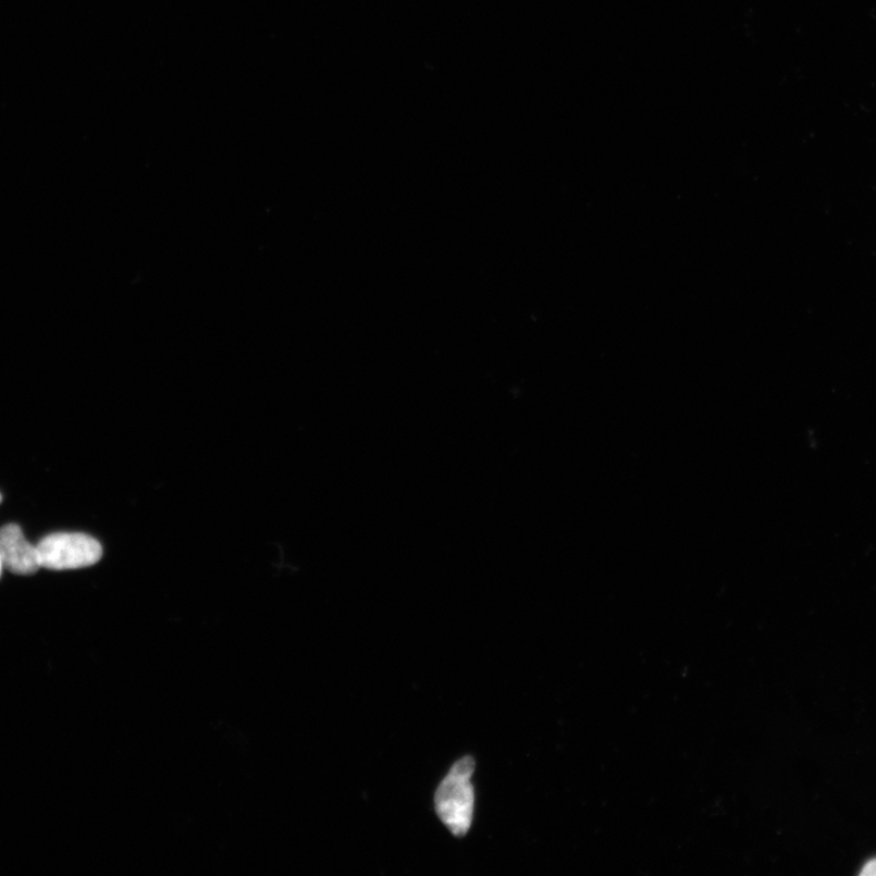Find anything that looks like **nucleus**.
Here are the masks:
<instances>
[{
    "label": "nucleus",
    "mask_w": 876,
    "mask_h": 876,
    "mask_svg": "<svg viewBox=\"0 0 876 876\" xmlns=\"http://www.w3.org/2000/svg\"><path fill=\"white\" fill-rule=\"evenodd\" d=\"M476 760L464 757L456 762L435 795L437 816L455 837L462 838L470 830L476 809V790L471 777Z\"/></svg>",
    "instance_id": "obj_1"
},
{
    "label": "nucleus",
    "mask_w": 876,
    "mask_h": 876,
    "mask_svg": "<svg viewBox=\"0 0 876 876\" xmlns=\"http://www.w3.org/2000/svg\"><path fill=\"white\" fill-rule=\"evenodd\" d=\"M37 548L40 568L54 571L89 568L102 556L100 543L85 533L49 534Z\"/></svg>",
    "instance_id": "obj_2"
},
{
    "label": "nucleus",
    "mask_w": 876,
    "mask_h": 876,
    "mask_svg": "<svg viewBox=\"0 0 876 876\" xmlns=\"http://www.w3.org/2000/svg\"><path fill=\"white\" fill-rule=\"evenodd\" d=\"M0 556L4 568L15 575H34L40 569L37 545L30 544L15 523L0 529Z\"/></svg>",
    "instance_id": "obj_3"
},
{
    "label": "nucleus",
    "mask_w": 876,
    "mask_h": 876,
    "mask_svg": "<svg viewBox=\"0 0 876 876\" xmlns=\"http://www.w3.org/2000/svg\"><path fill=\"white\" fill-rule=\"evenodd\" d=\"M862 875H876V859L865 864Z\"/></svg>",
    "instance_id": "obj_4"
},
{
    "label": "nucleus",
    "mask_w": 876,
    "mask_h": 876,
    "mask_svg": "<svg viewBox=\"0 0 876 876\" xmlns=\"http://www.w3.org/2000/svg\"><path fill=\"white\" fill-rule=\"evenodd\" d=\"M3 569H4V565H3V562H2V556H0V576H2Z\"/></svg>",
    "instance_id": "obj_5"
},
{
    "label": "nucleus",
    "mask_w": 876,
    "mask_h": 876,
    "mask_svg": "<svg viewBox=\"0 0 876 876\" xmlns=\"http://www.w3.org/2000/svg\"><path fill=\"white\" fill-rule=\"evenodd\" d=\"M2 502H3V496H2V493H0V503H2Z\"/></svg>",
    "instance_id": "obj_6"
}]
</instances>
